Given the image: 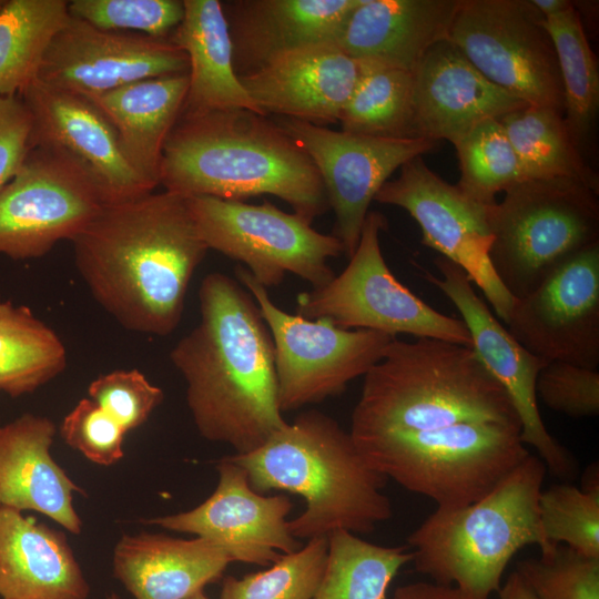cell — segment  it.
<instances>
[{"label":"cell","mask_w":599,"mask_h":599,"mask_svg":"<svg viewBox=\"0 0 599 599\" xmlns=\"http://www.w3.org/2000/svg\"><path fill=\"white\" fill-rule=\"evenodd\" d=\"M75 267L124 328L166 336L209 251L187 199L162 191L105 205L71 241Z\"/></svg>","instance_id":"6da1fadb"},{"label":"cell","mask_w":599,"mask_h":599,"mask_svg":"<svg viewBox=\"0 0 599 599\" xmlns=\"http://www.w3.org/2000/svg\"><path fill=\"white\" fill-rule=\"evenodd\" d=\"M200 321L170 358L186 383L202 437L250 453L288 423L278 403L274 344L252 294L214 272L199 290Z\"/></svg>","instance_id":"7a4b0ae2"},{"label":"cell","mask_w":599,"mask_h":599,"mask_svg":"<svg viewBox=\"0 0 599 599\" xmlns=\"http://www.w3.org/2000/svg\"><path fill=\"white\" fill-rule=\"evenodd\" d=\"M160 185L186 199L275 195L309 223L329 209L309 155L277 122L243 109L180 116L163 149Z\"/></svg>","instance_id":"3957f363"},{"label":"cell","mask_w":599,"mask_h":599,"mask_svg":"<svg viewBox=\"0 0 599 599\" xmlns=\"http://www.w3.org/2000/svg\"><path fill=\"white\" fill-rule=\"evenodd\" d=\"M227 457L245 470L255 491L303 497L304 511L287 520L297 540L338 530L370 534L393 515L382 493L387 479L366 463L349 432L321 412H303L258 448Z\"/></svg>","instance_id":"277c9868"},{"label":"cell","mask_w":599,"mask_h":599,"mask_svg":"<svg viewBox=\"0 0 599 599\" xmlns=\"http://www.w3.org/2000/svg\"><path fill=\"white\" fill-rule=\"evenodd\" d=\"M460 423L520 427L508 395L471 347L395 338L364 375L349 435L414 433Z\"/></svg>","instance_id":"5b68a950"},{"label":"cell","mask_w":599,"mask_h":599,"mask_svg":"<svg viewBox=\"0 0 599 599\" xmlns=\"http://www.w3.org/2000/svg\"><path fill=\"white\" fill-rule=\"evenodd\" d=\"M545 463L529 456L486 496L459 508H437L408 537L415 570L457 588L465 599H489L511 558L536 545L549 554L538 498Z\"/></svg>","instance_id":"8992f818"},{"label":"cell","mask_w":599,"mask_h":599,"mask_svg":"<svg viewBox=\"0 0 599 599\" xmlns=\"http://www.w3.org/2000/svg\"><path fill=\"white\" fill-rule=\"evenodd\" d=\"M520 430L497 423H460L352 439L386 479L430 498L437 508H459L486 496L529 456Z\"/></svg>","instance_id":"52a82bcc"},{"label":"cell","mask_w":599,"mask_h":599,"mask_svg":"<svg viewBox=\"0 0 599 599\" xmlns=\"http://www.w3.org/2000/svg\"><path fill=\"white\" fill-rule=\"evenodd\" d=\"M598 194L571 179H525L488 206L490 263L515 300L599 243Z\"/></svg>","instance_id":"ba28073f"},{"label":"cell","mask_w":599,"mask_h":599,"mask_svg":"<svg viewBox=\"0 0 599 599\" xmlns=\"http://www.w3.org/2000/svg\"><path fill=\"white\" fill-rule=\"evenodd\" d=\"M386 225L384 215L369 211L348 265L324 286L298 294L296 315L326 318L344 329H372L394 337L408 334L471 347L460 318L426 304L388 268L379 244Z\"/></svg>","instance_id":"9c48e42d"},{"label":"cell","mask_w":599,"mask_h":599,"mask_svg":"<svg viewBox=\"0 0 599 599\" xmlns=\"http://www.w3.org/2000/svg\"><path fill=\"white\" fill-rule=\"evenodd\" d=\"M209 250L242 262L264 287L281 284L287 273L318 288L335 274L328 260L343 253L335 235L317 232L296 213L270 202L258 205L213 196L187 197Z\"/></svg>","instance_id":"30bf717a"},{"label":"cell","mask_w":599,"mask_h":599,"mask_svg":"<svg viewBox=\"0 0 599 599\" xmlns=\"http://www.w3.org/2000/svg\"><path fill=\"white\" fill-rule=\"evenodd\" d=\"M238 282L252 294L274 344L282 413L342 394L378 363L396 337L372 329H344L326 318L306 319L276 306L243 266Z\"/></svg>","instance_id":"8fae6325"},{"label":"cell","mask_w":599,"mask_h":599,"mask_svg":"<svg viewBox=\"0 0 599 599\" xmlns=\"http://www.w3.org/2000/svg\"><path fill=\"white\" fill-rule=\"evenodd\" d=\"M544 20L530 0H459L448 40L497 87L564 114L559 63Z\"/></svg>","instance_id":"7c38bea8"},{"label":"cell","mask_w":599,"mask_h":599,"mask_svg":"<svg viewBox=\"0 0 599 599\" xmlns=\"http://www.w3.org/2000/svg\"><path fill=\"white\" fill-rule=\"evenodd\" d=\"M108 204L104 190L78 159L37 144L0 189V255L41 257L75 237Z\"/></svg>","instance_id":"4fadbf2b"},{"label":"cell","mask_w":599,"mask_h":599,"mask_svg":"<svg viewBox=\"0 0 599 599\" xmlns=\"http://www.w3.org/2000/svg\"><path fill=\"white\" fill-rule=\"evenodd\" d=\"M374 201L407 211L420 226L423 244L463 268L498 319L507 322L515 298L490 263L489 205L477 203L444 181L422 156L403 164L399 176L385 182Z\"/></svg>","instance_id":"5bb4252c"},{"label":"cell","mask_w":599,"mask_h":599,"mask_svg":"<svg viewBox=\"0 0 599 599\" xmlns=\"http://www.w3.org/2000/svg\"><path fill=\"white\" fill-rule=\"evenodd\" d=\"M278 125L314 162L329 207L336 217L334 234L349 258L355 252L372 201L394 171L436 146L425 138H384L327 129L281 118Z\"/></svg>","instance_id":"9a60e30c"},{"label":"cell","mask_w":599,"mask_h":599,"mask_svg":"<svg viewBox=\"0 0 599 599\" xmlns=\"http://www.w3.org/2000/svg\"><path fill=\"white\" fill-rule=\"evenodd\" d=\"M434 263L440 277L428 272L424 277L438 287L460 313V319L470 334L471 348L504 388L518 415L521 441L536 449L555 476L572 479L578 471L577 460L548 432L538 408L536 383L548 362L531 354L512 337L476 293L463 268L440 255Z\"/></svg>","instance_id":"2e32d148"},{"label":"cell","mask_w":599,"mask_h":599,"mask_svg":"<svg viewBox=\"0 0 599 599\" xmlns=\"http://www.w3.org/2000/svg\"><path fill=\"white\" fill-rule=\"evenodd\" d=\"M505 324L519 344L548 363L598 369L599 243L515 300Z\"/></svg>","instance_id":"e0dca14e"},{"label":"cell","mask_w":599,"mask_h":599,"mask_svg":"<svg viewBox=\"0 0 599 599\" xmlns=\"http://www.w3.org/2000/svg\"><path fill=\"white\" fill-rule=\"evenodd\" d=\"M187 71L185 52L170 38L100 29L70 16L51 40L37 79L92 98L132 82Z\"/></svg>","instance_id":"ac0fdd59"},{"label":"cell","mask_w":599,"mask_h":599,"mask_svg":"<svg viewBox=\"0 0 599 599\" xmlns=\"http://www.w3.org/2000/svg\"><path fill=\"white\" fill-rule=\"evenodd\" d=\"M213 494L195 508L145 521L163 529L193 534L226 548L234 561L270 566L302 547L287 528L292 500L263 496L250 485L245 470L229 457L216 466Z\"/></svg>","instance_id":"d6986e66"},{"label":"cell","mask_w":599,"mask_h":599,"mask_svg":"<svg viewBox=\"0 0 599 599\" xmlns=\"http://www.w3.org/2000/svg\"><path fill=\"white\" fill-rule=\"evenodd\" d=\"M19 97L32 119V146H57L78 159L95 176L110 204L155 191L131 165L113 125L91 100L38 79Z\"/></svg>","instance_id":"ffe728a7"},{"label":"cell","mask_w":599,"mask_h":599,"mask_svg":"<svg viewBox=\"0 0 599 599\" xmlns=\"http://www.w3.org/2000/svg\"><path fill=\"white\" fill-rule=\"evenodd\" d=\"M366 64L327 41L280 53L238 78L265 115L324 125L338 122Z\"/></svg>","instance_id":"44dd1931"},{"label":"cell","mask_w":599,"mask_h":599,"mask_svg":"<svg viewBox=\"0 0 599 599\" xmlns=\"http://www.w3.org/2000/svg\"><path fill=\"white\" fill-rule=\"evenodd\" d=\"M412 74L415 138L455 145L479 123L527 105L490 82L448 39L430 47Z\"/></svg>","instance_id":"7402d4cb"},{"label":"cell","mask_w":599,"mask_h":599,"mask_svg":"<svg viewBox=\"0 0 599 599\" xmlns=\"http://www.w3.org/2000/svg\"><path fill=\"white\" fill-rule=\"evenodd\" d=\"M54 435V423L33 414L0 426V507L38 511L77 535L82 520L73 493L83 490L53 459Z\"/></svg>","instance_id":"603a6c76"},{"label":"cell","mask_w":599,"mask_h":599,"mask_svg":"<svg viewBox=\"0 0 599 599\" xmlns=\"http://www.w3.org/2000/svg\"><path fill=\"white\" fill-rule=\"evenodd\" d=\"M459 0H359L335 43L349 57L413 71L448 39Z\"/></svg>","instance_id":"cb8c5ba5"},{"label":"cell","mask_w":599,"mask_h":599,"mask_svg":"<svg viewBox=\"0 0 599 599\" xmlns=\"http://www.w3.org/2000/svg\"><path fill=\"white\" fill-rule=\"evenodd\" d=\"M359 0H242L225 12L233 61L252 72L285 51L334 42Z\"/></svg>","instance_id":"d4e9b609"},{"label":"cell","mask_w":599,"mask_h":599,"mask_svg":"<svg viewBox=\"0 0 599 599\" xmlns=\"http://www.w3.org/2000/svg\"><path fill=\"white\" fill-rule=\"evenodd\" d=\"M234 558L201 537L124 535L113 551V575L134 599H187L219 580Z\"/></svg>","instance_id":"484cf974"},{"label":"cell","mask_w":599,"mask_h":599,"mask_svg":"<svg viewBox=\"0 0 599 599\" xmlns=\"http://www.w3.org/2000/svg\"><path fill=\"white\" fill-rule=\"evenodd\" d=\"M0 507V597L87 599L89 583L63 532Z\"/></svg>","instance_id":"4316f807"},{"label":"cell","mask_w":599,"mask_h":599,"mask_svg":"<svg viewBox=\"0 0 599 599\" xmlns=\"http://www.w3.org/2000/svg\"><path fill=\"white\" fill-rule=\"evenodd\" d=\"M182 21L170 39L186 54L189 89L181 116L248 110L265 115L242 85L224 6L219 0H183Z\"/></svg>","instance_id":"83f0119b"},{"label":"cell","mask_w":599,"mask_h":599,"mask_svg":"<svg viewBox=\"0 0 599 599\" xmlns=\"http://www.w3.org/2000/svg\"><path fill=\"white\" fill-rule=\"evenodd\" d=\"M187 73L150 78L88 98L113 125L124 155L153 189L165 142L181 116Z\"/></svg>","instance_id":"f1b7e54d"},{"label":"cell","mask_w":599,"mask_h":599,"mask_svg":"<svg viewBox=\"0 0 599 599\" xmlns=\"http://www.w3.org/2000/svg\"><path fill=\"white\" fill-rule=\"evenodd\" d=\"M498 120L525 179H571L599 193V176L572 141L562 113L526 105Z\"/></svg>","instance_id":"f546056e"},{"label":"cell","mask_w":599,"mask_h":599,"mask_svg":"<svg viewBox=\"0 0 599 599\" xmlns=\"http://www.w3.org/2000/svg\"><path fill=\"white\" fill-rule=\"evenodd\" d=\"M59 335L33 312L0 301V392L10 397L33 393L67 367Z\"/></svg>","instance_id":"4dcf8cb0"},{"label":"cell","mask_w":599,"mask_h":599,"mask_svg":"<svg viewBox=\"0 0 599 599\" xmlns=\"http://www.w3.org/2000/svg\"><path fill=\"white\" fill-rule=\"evenodd\" d=\"M68 2H0V97H19L37 79L51 40L70 17Z\"/></svg>","instance_id":"1f68e13d"},{"label":"cell","mask_w":599,"mask_h":599,"mask_svg":"<svg viewBox=\"0 0 599 599\" xmlns=\"http://www.w3.org/2000/svg\"><path fill=\"white\" fill-rule=\"evenodd\" d=\"M557 54L562 92L564 116L578 150L585 156L593 139L599 114V69L587 40L580 13L575 7L545 18Z\"/></svg>","instance_id":"d6a6232c"},{"label":"cell","mask_w":599,"mask_h":599,"mask_svg":"<svg viewBox=\"0 0 599 599\" xmlns=\"http://www.w3.org/2000/svg\"><path fill=\"white\" fill-rule=\"evenodd\" d=\"M413 552L386 547L345 531L328 536L327 565L312 599H387L388 588Z\"/></svg>","instance_id":"836d02e7"},{"label":"cell","mask_w":599,"mask_h":599,"mask_svg":"<svg viewBox=\"0 0 599 599\" xmlns=\"http://www.w3.org/2000/svg\"><path fill=\"white\" fill-rule=\"evenodd\" d=\"M366 61L341 113L342 130L373 136L415 138L412 71Z\"/></svg>","instance_id":"e575fe53"},{"label":"cell","mask_w":599,"mask_h":599,"mask_svg":"<svg viewBox=\"0 0 599 599\" xmlns=\"http://www.w3.org/2000/svg\"><path fill=\"white\" fill-rule=\"evenodd\" d=\"M538 511L544 538L549 547L565 545L599 559V470L591 464L581 487L556 484L541 489Z\"/></svg>","instance_id":"d590c367"},{"label":"cell","mask_w":599,"mask_h":599,"mask_svg":"<svg viewBox=\"0 0 599 599\" xmlns=\"http://www.w3.org/2000/svg\"><path fill=\"white\" fill-rule=\"evenodd\" d=\"M460 177L456 184L468 197L493 205L496 194L525 180L514 148L498 119L484 121L455 145Z\"/></svg>","instance_id":"8d00e7d4"},{"label":"cell","mask_w":599,"mask_h":599,"mask_svg":"<svg viewBox=\"0 0 599 599\" xmlns=\"http://www.w3.org/2000/svg\"><path fill=\"white\" fill-rule=\"evenodd\" d=\"M328 537L308 539L298 550L284 554L270 568L224 578L221 599H312L324 576Z\"/></svg>","instance_id":"74e56055"},{"label":"cell","mask_w":599,"mask_h":599,"mask_svg":"<svg viewBox=\"0 0 599 599\" xmlns=\"http://www.w3.org/2000/svg\"><path fill=\"white\" fill-rule=\"evenodd\" d=\"M516 571L538 599H599V559L565 545L518 561Z\"/></svg>","instance_id":"f35d334b"},{"label":"cell","mask_w":599,"mask_h":599,"mask_svg":"<svg viewBox=\"0 0 599 599\" xmlns=\"http://www.w3.org/2000/svg\"><path fill=\"white\" fill-rule=\"evenodd\" d=\"M71 17L97 28L166 39L182 21L183 0H72Z\"/></svg>","instance_id":"ab89813d"},{"label":"cell","mask_w":599,"mask_h":599,"mask_svg":"<svg viewBox=\"0 0 599 599\" xmlns=\"http://www.w3.org/2000/svg\"><path fill=\"white\" fill-rule=\"evenodd\" d=\"M88 394L125 433L143 425L164 399L162 389L138 369L103 374L90 383Z\"/></svg>","instance_id":"60d3db41"},{"label":"cell","mask_w":599,"mask_h":599,"mask_svg":"<svg viewBox=\"0 0 599 599\" xmlns=\"http://www.w3.org/2000/svg\"><path fill=\"white\" fill-rule=\"evenodd\" d=\"M64 443L90 461L111 466L123 457L124 429L91 398H82L60 426Z\"/></svg>","instance_id":"b9f144b4"},{"label":"cell","mask_w":599,"mask_h":599,"mask_svg":"<svg viewBox=\"0 0 599 599\" xmlns=\"http://www.w3.org/2000/svg\"><path fill=\"white\" fill-rule=\"evenodd\" d=\"M536 394L550 409L570 417L599 414V372L564 362H550L539 373Z\"/></svg>","instance_id":"7bdbcfd3"},{"label":"cell","mask_w":599,"mask_h":599,"mask_svg":"<svg viewBox=\"0 0 599 599\" xmlns=\"http://www.w3.org/2000/svg\"><path fill=\"white\" fill-rule=\"evenodd\" d=\"M32 119L20 97H0V189L20 170L32 149Z\"/></svg>","instance_id":"ee69618b"},{"label":"cell","mask_w":599,"mask_h":599,"mask_svg":"<svg viewBox=\"0 0 599 599\" xmlns=\"http://www.w3.org/2000/svg\"><path fill=\"white\" fill-rule=\"evenodd\" d=\"M392 599H465V597L451 586L417 581L397 587Z\"/></svg>","instance_id":"f6af8a7d"},{"label":"cell","mask_w":599,"mask_h":599,"mask_svg":"<svg viewBox=\"0 0 599 599\" xmlns=\"http://www.w3.org/2000/svg\"><path fill=\"white\" fill-rule=\"evenodd\" d=\"M497 592L499 599H538L516 570L508 576Z\"/></svg>","instance_id":"bcb514c9"},{"label":"cell","mask_w":599,"mask_h":599,"mask_svg":"<svg viewBox=\"0 0 599 599\" xmlns=\"http://www.w3.org/2000/svg\"><path fill=\"white\" fill-rule=\"evenodd\" d=\"M544 18L556 16L572 6L568 0H530Z\"/></svg>","instance_id":"7dc6e473"},{"label":"cell","mask_w":599,"mask_h":599,"mask_svg":"<svg viewBox=\"0 0 599 599\" xmlns=\"http://www.w3.org/2000/svg\"><path fill=\"white\" fill-rule=\"evenodd\" d=\"M187 599H211V598H209L207 596L204 595L203 591H201V592H197V593L191 596Z\"/></svg>","instance_id":"c3c4849f"},{"label":"cell","mask_w":599,"mask_h":599,"mask_svg":"<svg viewBox=\"0 0 599 599\" xmlns=\"http://www.w3.org/2000/svg\"><path fill=\"white\" fill-rule=\"evenodd\" d=\"M108 599H120V597L116 593L112 592L108 596Z\"/></svg>","instance_id":"681fc988"}]
</instances>
